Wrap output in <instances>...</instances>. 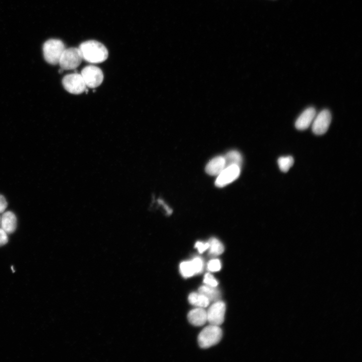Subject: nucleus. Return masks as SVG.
<instances>
[{"instance_id": "obj_1", "label": "nucleus", "mask_w": 362, "mask_h": 362, "mask_svg": "<svg viewBox=\"0 0 362 362\" xmlns=\"http://www.w3.org/2000/svg\"><path fill=\"white\" fill-rule=\"evenodd\" d=\"M82 59L92 64H99L106 61L108 57L107 48L96 40L82 42L78 48Z\"/></svg>"}, {"instance_id": "obj_2", "label": "nucleus", "mask_w": 362, "mask_h": 362, "mask_svg": "<svg viewBox=\"0 0 362 362\" xmlns=\"http://www.w3.org/2000/svg\"><path fill=\"white\" fill-rule=\"evenodd\" d=\"M64 42L58 39H50L43 46L44 56L47 62L50 64H58L60 56L65 50Z\"/></svg>"}, {"instance_id": "obj_3", "label": "nucleus", "mask_w": 362, "mask_h": 362, "mask_svg": "<svg viewBox=\"0 0 362 362\" xmlns=\"http://www.w3.org/2000/svg\"><path fill=\"white\" fill-rule=\"evenodd\" d=\"M222 336V331L219 326L212 325L206 327L198 336V343L203 348H209L218 344Z\"/></svg>"}, {"instance_id": "obj_4", "label": "nucleus", "mask_w": 362, "mask_h": 362, "mask_svg": "<svg viewBox=\"0 0 362 362\" xmlns=\"http://www.w3.org/2000/svg\"><path fill=\"white\" fill-rule=\"evenodd\" d=\"M83 60L78 48H65L59 60L61 69L70 70L77 68Z\"/></svg>"}, {"instance_id": "obj_5", "label": "nucleus", "mask_w": 362, "mask_h": 362, "mask_svg": "<svg viewBox=\"0 0 362 362\" xmlns=\"http://www.w3.org/2000/svg\"><path fill=\"white\" fill-rule=\"evenodd\" d=\"M62 84L68 92L76 95L84 92L87 87L81 74L77 73L64 76Z\"/></svg>"}, {"instance_id": "obj_6", "label": "nucleus", "mask_w": 362, "mask_h": 362, "mask_svg": "<svg viewBox=\"0 0 362 362\" xmlns=\"http://www.w3.org/2000/svg\"><path fill=\"white\" fill-rule=\"evenodd\" d=\"M87 87L96 88L100 86L104 80L102 70L95 66H88L84 68L80 73Z\"/></svg>"}, {"instance_id": "obj_7", "label": "nucleus", "mask_w": 362, "mask_h": 362, "mask_svg": "<svg viewBox=\"0 0 362 362\" xmlns=\"http://www.w3.org/2000/svg\"><path fill=\"white\" fill-rule=\"evenodd\" d=\"M240 172V166L237 165L226 166L218 175L215 182L216 186L220 188L225 187L236 180Z\"/></svg>"}, {"instance_id": "obj_8", "label": "nucleus", "mask_w": 362, "mask_h": 362, "mask_svg": "<svg viewBox=\"0 0 362 362\" xmlns=\"http://www.w3.org/2000/svg\"><path fill=\"white\" fill-rule=\"evenodd\" d=\"M204 263L200 258H196L192 260L181 262L180 270L184 278H190L202 272Z\"/></svg>"}, {"instance_id": "obj_9", "label": "nucleus", "mask_w": 362, "mask_h": 362, "mask_svg": "<svg viewBox=\"0 0 362 362\" xmlns=\"http://www.w3.org/2000/svg\"><path fill=\"white\" fill-rule=\"evenodd\" d=\"M226 306L220 300L214 302L207 312L208 321L212 325L220 326L224 320Z\"/></svg>"}, {"instance_id": "obj_10", "label": "nucleus", "mask_w": 362, "mask_h": 362, "mask_svg": "<svg viewBox=\"0 0 362 362\" xmlns=\"http://www.w3.org/2000/svg\"><path fill=\"white\" fill-rule=\"evenodd\" d=\"M332 116L328 110H324L316 116L312 126L314 133L316 135L326 134L330 127Z\"/></svg>"}, {"instance_id": "obj_11", "label": "nucleus", "mask_w": 362, "mask_h": 362, "mask_svg": "<svg viewBox=\"0 0 362 362\" xmlns=\"http://www.w3.org/2000/svg\"><path fill=\"white\" fill-rule=\"evenodd\" d=\"M316 110L313 108H310L304 110L296 122V128L300 130L308 129L316 116Z\"/></svg>"}, {"instance_id": "obj_12", "label": "nucleus", "mask_w": 362, "mask_h": 362, "mask_svg": "<svg viewBox=\"0 0 362 362\" xmlns=\"http://www.w3.org/2000/svg\"><path fill=\"white\" fill-rule=\"evenodd\" d=\"M0 226L8 234L14 233L17 226V218L14 214L11 212L4 214L1 218Z\"/></svg>"}, {"instance_id": "obj_13", "label": "nucleus", "mask_w": 362, "mask_h": 362, "mask_svg": "<svg viewBox=\"0 0 362 362\" xmlns=\"http://www.w3.org/2000/svg\"><path fill=\"white\" fill-rule=\"evenodd\" d=\"M188 319L190 323L194 326H202L208 321L207 312L202 308L194 309L188 314Z\"/></svg>"}, {"instance_id": "obj_14", "label": "nucleus", "mask_w": 362, "mask_h": 362, "mask_svg": "<svg viewBox=\"0 0 362 362\" xmlns=\"http://www.w3.org/2000/svg\"><path fill=\"white\" fill-rule=\"evenodd\" d=\"M226 167L225 158L218 156L212 160L206 165V172L211 176H218Z\"/></svg>"}, {"instance_id": "obj_15", "label": "nucleus", "mask_w": 362, "mask_h": 362, "mask_svg": "<svg viewBox=\"0 0 362 362\" xmlns=\"http://www.w3.org/2000/svg\"><path fill=\"white\" fill-rule=\"evenodd\" d=\"M198 292L205 296L210 302H216L220 300L221 294L216 288L208 286H201L198 290Z\"/></svg>"}, {"instance_id": "obj_16", "label": "nucleus", "mask_w": 362, "mask_h": 362, "mask_svg": "<svg viewBox=\"0 0 362 362\" xmlns=\"http://www.w3.org/2000/svg\"><path fill=\"white\" fill-rule=\"evenodd\" d=\"M188 300L192 305L202 308L208 307L210 304V300L205 296L200 293L191 294Z\"/></svg>"}, {"instance_id": "obj_17", "label": "nucleus", "mask_w": 362, "mask_h": 362, "mask_svg": "<svg viewBox=\"0 0 362 362\" xmlns=\"http://www.w3.org/2000/svg\"><path fill=\"white\" fill-rule=\"evenodd\" d=\"M209 243V253L210 254L213 256H218L222 254L224 250V247L223 244L217 238H212L208 241Z\"/></svg>"}, {"instance_id": "obj_18", "label": "nucleus", "mask_w": 362, "mask_h": 362, "mask_svg": "<svg viewBox=\"0 0 362 362\" xmlns=\"http://www.w3.org/2000/svg\"><path fill=\"white\" fill-rule=\"evenodd\" d=\"M224 158L226 166L231 165H237L240 166L242 162V155L236 150L230 151Z\"/></svg>"}, {"instance_id": "obj_19", "label": "nucleus", "mask_w": 362, "mask_h": 362, "mask_svg": "<svg viewBox=\"0 0 362 362\" xmlns=\"http://www.w3.org/2000/svg\"><path fill=\"white\" fill-rule=\"evenodd\" d=\"M294 159L291 156H282L278 159V163L280 169L283 172H288L294 164Z\"/></svg>"}, {"instance_id": "obj_20", "label": "nucleus", "mask_w": 362, "mask_h": 362, "mask_svg": "<svg viewBox=\"0 0 362 362\" xmlns=\"http://www.w3.org/2000/svg\"><path fill=\"white\" fill-rule=\"evenodd\" d=\"M221 268V262L218 259L212 260L208 264V270L210 272H212L220 270Z\"/></svg>"}, {"instance_id": "obj_21", "label": "nucleus", "mask_w": 362, "mask_h": 362, "mask_svg": "<svg viewBox=\"0 0 362 362\" xmlns=\"http://www.w3.org/2000/svg\"><path fill=\"white\" fill-rule=\"evenodd\" d=\"M204 282L206 286L214 288H216L218 284V282L214 276L209 273L205 275Z\"/></svg>"}, {"instance_id": "obj_22", "label": "nucleus", "mask_w": 362, "mask_h": 362, "mask_svg": "<svg viewBox=\"0 0 362 362\" xmlns=\"http://www.w3.org/2000/svg\"><path fill=\"white\" fill-rule=\"evenodd\" d=\"M209 243L198 242L195 244V248H198L200 254H202L209 248Z\"/></svg>"}, {"instance_id": "obj_23", "label": "nucleus", "mask_w": 362, "mask_h": 362, "mask_svg": "<svg viewBox=\"0 0 362 362\" xmlns=\"http://www.w3.org/2000/svg\"><path fill=\"white\" fill-rule=\"evenodd\" d=\"M8 242V234L2 228H0V246L6 244Z\"/></svg>"}, {"instance_id": "obj_24", "label": "nucleus", "mask_w": 362, "mask_h": 362, "mask_svg": "<svg viewBox=\"0 0 362 362\" xmlns=\"http://www.w3.org/2000/svg\"><path fill=\"white\" fill-rule=\"evenodd\" d=\"M8 207V202L6 198L0 195V214L4 213Z\"/></svg>"}, {"instance_id": "obj_25", "label": "nucleus", "mask_w": 362, "mask_h": 362, "mask_svg": "<svg viewBox=\"0 0 362 362\" xmlns=\"http://www.w3.org/2000/svg\"><path fill=\"white\" fill-rule=\"evenodd\" d=\"M0 222H1V218H0Z\"/></svg>"}]
</instances>
